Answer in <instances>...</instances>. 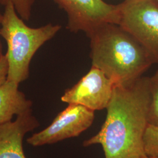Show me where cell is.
Listing matches in <instances>:
<instances>
[{"label":"cell","mask_w":158,"mask_h":158,"mask_svg":"<svg viewBox=\"0 0 158 158\" xmlns=\"http://www.w3.org/2000/svg\"><path fill=\"white\" fill-rule=\"evenodd\" d=\"M150 102L149 77L142 76L130 85H115L101 130L83 145L100 144L105 158L146 156L143 137L149 124Z\"/></svg>","instance_id":"6da1fadb"},{"label":"cell","mask_w":158,"mask_h":158,"mask_svg":"<svg viewBox=\"0 0 158 158\" xmlns=\"http://www.w3.org/2000/svg\"><path fill=\"white\" fill-rule=\"evenodd\" d=\"M87 36L92 66L102 71L115 85L134 83L153 64L144 48L117 24L104 23Z\"/></svg>","instance_id":"7a4b0ae2"},{"label":"cell","mask_w":158,"mask_h":158,"mask_svg":"<svg viewBox=\"0 0 158 158\" xmlns=\"http://www.w3.org/2000/svg\"><path fill=\"white\" fill-rule=\"evenodd\" d=\"M0 26V36L6 40L8 62L7 80L19 84L28 78L29 64L35 53L61 29L47 24L38 28L27 26L12 3L6 4Z\"/></svg>","instance_id":"3957f363"},{"label":"cell","mask_w":158,"mask_h":158,"mask_svg":"<svg viewBox=\"0 0 158 158\" xmlns=\"http://www.w3.org/2000/svg\"><path fill=\"white\" fill-rule=\"evenodd\" d=\"M117 25L144 48L158 64V4L153 0H124L117 5Z\"/></svg>","instance_id":"277c9868"},{"label":"cell","mask_w":158,"mask_h":158,"mask_svg":"<svg viewBox=\"0 0 158 158\" xmlns=\"http://www.w3.org/2000/svg\"><path fill=\"white\" fill-rule=\"evenodd\" d=\"M66 12L67 29L77 33L90 34L97 27L106 23H118L117 5L103 0H52Z\"/></svg>","instance_id":"5b68a950"},{"label":"cell","mask_w":158,"mask_h":158,"mask_svg":"<svg viewBox=\"0 0 158 158\" xmlns=\"http://www.w3.org/2000/svg\"><path fill=\"white\" fill-rule=\"evenodd\" d=\"M95 118L94 111L80 104H69L49 127L29 137L27 142L40 147L76 137L88 129Z\"/></svg>","instance_id":"8992f818"},{"label":"cell","mask_w":158,"mask_h":158,"mask_svg":"<svg viewBox=\"0 0 158 158\" xmlns=\"http://www.w3.org/2000/svg\"><path fill=\"white\" fill-rule=\"evenodd\" d=\"M115 85L101 70L92 66L79 81L65 91L62 102L80 104L95 111L106 109Z\"/></svg>","instance_id":"52a82bcc"},{"label":"cell","mask_w":158,"mask_h":158,"mask_svg":"<svg viewBox=\"0 0 158 158\" xmlns=\"http://www.w3.org/2000/svg\"><path fill=\"white\" fill-rule=\"evenodd\" d=\"M39 125L32 109L17 115L14 121L0 124V158H27L23 148V138Z\"/></svg>","instance_id":"ba28073f"},{"label":"cell","mask_w":158,"mask_h":158,"mask_svg":"<svg viewBox=\"0 0 158 158\" xmlns=\"http://www.w3.org/2000/svg\"><path fill=\"white\" fill-rule=\"evenodd\" d=\"M18 83L7 80L0 85V124L11 121L14 115L31 109L32 102L18 90Z\"/></svg>","instance_id":"9c48e42d"},{"label":"cell","mask_w":158,"mask_h":158,"mask_svg":"<svg viewBox=\"0 0 158 158\" xmlns=\"http://www.w3.org/2000/svg\"><path fill=\"white\" fill-rule=\"evenodd\" d=\"M151 102L148 113L149 124L158 126V70L149 77Z\"/></svg>","instance_id":"30bf717a"},{"label":"cell","mask_w":158,"mask_h":158,"mask_svg":"<svg viewBox=\"0 0 158 158\" xmlns=\"http://www.w3.org/2000/svg\"><path fill=\"white\" fill-rule=\"evenodd\" d=\"M145 155L151 158H158V126L148 124L143 137Z\"/></svg>","instance_id":"8fae6325"},{"label":"cell","mask_w":158,"mask_h":158,"mask_svg":"<svg viewBox=\"0 0 158 158\" xmlns=\"http://www.w3.org/2000/svg\"><path fill=\"white\" fill-rule=\"evenodd\" d=\"M34 1L35 0H0V4L5 6L12 3L18 15L23 21H28L31 15Z\"/></svg>","instance_id":"7c38bea8"},{"label":"cell","mask_w":158,"mask_h":158,"mask_svg":"<svg viewBox=\"0 0 158 158\" xmlns=\"http://www.w3.org/2000/svg\"><path fill=\"white\" fill-rule=\"evenodd\" d=\"M8 71V62L6 55H0V85L4 83L7 80Z\"/></svg>","instance_id":"4fadbf2b"},{"label":"cell","mask_w":158,"mask_h":158,"mask_svg":"<svg viewBox=\"0 0 158 158\" xmlns=\"http://www.w3.org/2000/svg\"><path fill=\"white\" fill-rule=\"evenodd\" d=\"M2 19V15L0 12V26H1V23ZM2 43H1V40H0V55H2Z\"/></svg>","instance_id":"5bb4252c"},{"label":"cell","mask_w":158,"mask_h":158,"mask_svg":"<svg viewBox=\"0 0 158 158\" xmlns=\"http://www.w3.org/2000/svg\"><path fill=\"white\" fill-rule=\"evenodd\" d=\"M151 158V157H149V156H140V157H137V158Z\"/></svg>","instance_id":"9a60e30c"},{"label":"cell","mask_w":158,"mask_h":158,"mask_svg":"<svg viewBox=\"0 0 158 158\" xmlns=\"http://www.w3.org/2000/svg\"><path fill=\"white\" fill-rule=\"evenodd\" d=\"M153 1H155L156 2H158V0H153Z\"/></svg>","instance_id":"2e32d148"},{"label":"cell","mask_w":158,"mask_h":158,"mask_svg":"<svg viewBox=\"0 0 158 158\" xmlns=\"http://www.w3.org/2000/svg\"></svg>","instance_id":"e0dca14e"}]
</instances>
